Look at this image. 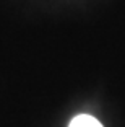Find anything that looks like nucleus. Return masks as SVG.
I'll list each match as a JSON object with an SVG mask.
<instances>
[{
	"label": "nucleus",
	"instance_id": "f257e3e1",
	"mask_svg": "<svg viewBox=\"0 0 125 127\" xmlns=\"http://www.w3.org/2000/svg\"><path fill=\"white\" fill-rule=\"evenodd\" d=\"M68 127H102V124L89 114H78L73 117Z\"/></svg>",
	"mask_w": 125,
	"mask_h": 127
}]
</instances>
